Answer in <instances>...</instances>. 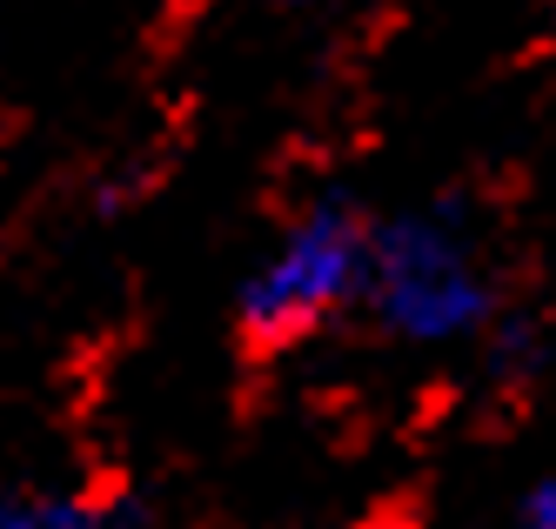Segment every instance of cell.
<instances>
[{"label": "cell", "mask_w": 556, "mask_h": 529, "mask_svg": "<svg viewBox=\"0 0 556 529\" xmlns=\"http://www.w3.org/2000/svg\"><path fill=\"white\" fill-rule=\"evenodd\" d=\"M122 503L81 482H27L0 503V529H122Z\"/></svg>", "instance_id": "cell-3"}, {"label": "cell", "mask_w": 556, "mask_h": 529, "mask_svg": "<svg viewBox=\"0 0 556 529\" xmlns=\"http://www.w3.org/2000/svg\"><path fill=\"white\" fill-rule=\"evenodd\" d=\"M549 355H556V342H549V329H543V315H530V308H509L496 329H490V342H483V362H490V376H496L503 389L543 382Z\"/></svg>", "instance_id": "cell-4"}, {"label": "cell", "mask_w": 556, "mask_h": 529, "mask_svg": "<svg viewBox=\"0 0 556 529\" xmlns=\"http://www.w3.org/2000/svg\"><path fill=\"white\" fill-rule=\"evenodd\" d=\"M509 308L516 302L503 295V275L463 194H429L376 215L363 315H355L369 336H382L389 349H483Z\"/></svg>", "instance_id": "cell-1"}, {"label": "cell", "mask_w": 556, "mask_h": 529, "mask_svg": "<svg viewBox=\"0 0 556 529\" xmlns=\"http://www.w3.org/2000/svg\"><path fill=\"white\" fill-rule=\"evenodd\" d=\"M509 529H556V469H543L509 509Z\"/></svg>", "instance_id": "cell-5"}, {"label": "cell", "mask_w": 556, "mask_h": 529, "mask_svg": "<svg viewBox=\"0 0 556 529\" xmlns=\"http://www.w3.org/2000/svg\"><path fill=\"white\" fill-rule=\"evenodd\" d=\"M376 215L349 188H315L275 222L268 249L242 268L228 302V329L242 362H275L308 349L323 329L363 315Z\"/></svg>", "instance_id": "cell-2"}]
</instances>
